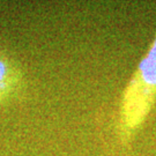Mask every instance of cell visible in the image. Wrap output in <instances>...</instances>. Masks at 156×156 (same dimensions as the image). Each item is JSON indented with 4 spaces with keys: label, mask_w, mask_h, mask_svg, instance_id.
<instances>
[{
    "label": "cell",
    "mask_w": 156,
    "mask_h": 156,
    "mask_svg": "<svg viewBox=\"0 0 156 156\" xmlns=\"http://www.w3.org/2000/svg\"><path fill=\"white\" fill-rule=\"evenodd\" d=\"M26 88L22 67L0 50V108L21 97Z\"/></svg>",
    "instance_id": "cell-2"
},
{
    "label": "cell",
    "mask_w": 156,
    "mask_h": 156,
    "mask_svg": "<svg viewBox=\"0 0 156 156\" xmlns=\"http://www.w3.org/2000/svg\"><path fill=\"white\" fill-rule=\"evenodd\" d=\"M155 103L156 36L122 94L117 119V135L122 145L133 142Z\"/></svg>",
    "instance_id": "cell-1"
}]
</instances>
